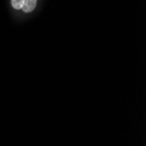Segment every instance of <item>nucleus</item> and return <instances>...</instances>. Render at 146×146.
<instances>
[{"label": "nucleus", "instance_id": "nucleus-1", "mask_svg": "<svg viewBox=\"0 0 146 146\" xmlns=\"http://www.w3.org/2000/svg\"><path fill=\"white\" fill-rule=\"evenodd\" d=\"M37 5V0H25L22 9L25 12H31L34 10Z\"/></svg>", "mask_w": 146, "mask_h": 146}, {"label": "nucleus", "instance_id": "nucleus-2", "mask_svg": "<svg viewBox=\"0 0 146 146\" xmlns=\"http://www.w3.org/2000/svg\"><path fill=\"white\" fill-rule=\"evenodd\" d=\"M24 1H25V0H11V5H12L13 8L16 9V10L22 9Z\"/></svg>", "mask_w": 146, "mask_h": 146}]
</instances>
